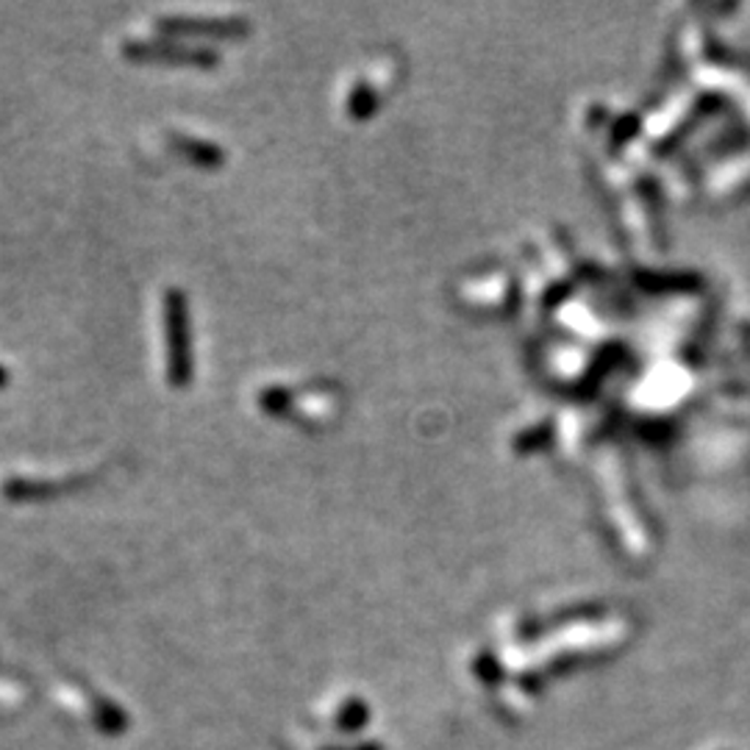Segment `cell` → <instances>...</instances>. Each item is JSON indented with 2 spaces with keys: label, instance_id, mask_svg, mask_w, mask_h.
<instances>
[{
  "label": "cell",
  "instance_id": "1",
  "mask_svg": "<svg viewBox=\"0 0 750 750\" xmlns=\"http://www.w3.org/2000/svg\"><path fill=\"white\" fill-rule=\"evenodd\" d=\"M90 475L86 478H65V481H31V478H12L3 484V495L14 504H39V500H54L61 498L67 493H76L79 486L90 484Z\"/></svg>",
  "mask_w": 750,
  "mask_h": 750
},
{
  "label": "cell",
  "instance_id": "2",
  "mask_svg": "<svg viewBox=\"0 0 750 750\" xmlns=\"http://www.w3.org/2000/svg\"><path fill=\"white\" fill-rule=\"evenodd\" d=\"M3 384H7V370L0 367V386H3Z\"/></svg>",
  "mask_w": 750,
  "mask_h": 750
}]
</instances>
